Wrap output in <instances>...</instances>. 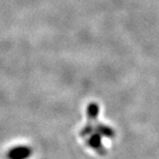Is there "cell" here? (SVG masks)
Masks as SVG:
<instances>
[{"mask_svg": "<svg viewBox=\"0 0 159 159\" xmlns=\"http://www.w3.org/2000/svg\"><path fill=\"white\" fill-rule=\"evenodd\" d=\"M31 155L32 149L28 146H16L7 153L8 159H28Z\"/></svg>", "mask_w": 159, "mask_h": 159, "instance_id": "obj_1", "label": "cell"}, {"mask_svg": "<svg viewBox=\"0 0 159 159\" xmlns=\"http://www.w3.org/2000/svg\"><path fill=\"white\" fill-rule=\"evenodd\" d=\"M99 113H100V107H99V105L96 104V103H91L87 106V108H86V116L88 118V120L91 122V123H94L96 122L98 116H99Z\"/></svg>", "mask_w": 159, "mask_h": 159, "instance_id": "obj_4", "label": "cell"}, {"mask_svg": "<svg viewBox=\"0 0 159 159\" xmlns=\"http://www.w3.org/2000/svg\"><path fill=\"white\" fill-rule=\"evenodd\" d=\"M94 131L99 133L102 137H106V138H113L115 136V131L112 128L107 126V125H104L102 123H98V122H94Z\"/></svg>", "mask_w": 159, "mask_h": 159, "instance_id": "obj_3", "label": "cell"}, {"mask_svg": "<svg viewBox=\"0 0 159 159\" xmlns=\"http://www.w3.org/2000/svg\"><path fill=\"white\" fill-rule=\"evenodd\" d=\"M92 132H94V125H93V123H88L85 127H84L83 129H82V130H81V132H80V134H81V136L82 137H84V138H86L87 136L89 135V134H91Z\"/></svg>", "mask_w": 159, "mask_h": 159, "instance_id": "obj_5", "label": "cell"}, {"mask_svg": "<svg viewBox=\"0 0 159 159\" xmlns=\"http://www.w3.org/2000/svg\"><path fill=\"white\" fill-rule=\"evenodd\" d=\"M86 143L87 145L96 151L100 154H105L106 153V149L103 145V137L97 132H92L91 134H89L86 137Z\"/></svg>", "mask_w": 159, "mask_h": 159, "instance_id": "obj_2", "label": "cell"}]
</instances>
